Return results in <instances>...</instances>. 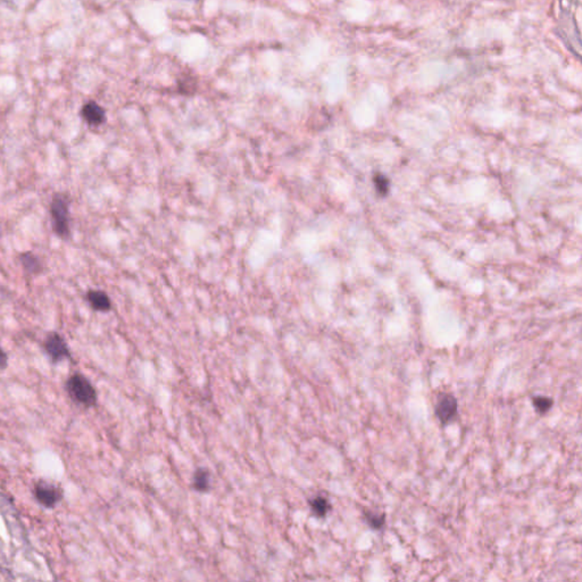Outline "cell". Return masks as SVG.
Wrapping results in <instances>:
<instances>
[{"mask_svg": "<svg viewBox=\"0 0 582 582\" xmlns=\"http://www.w3.org/2000/svg\"><path fill=\"white\" fill-rule=\"evenodd\" d=\"M49 215L53 232L62 240L71 238L70 199L65 193H56L53 195L49 204Z\"/></svg>", "mask_w": 582, "mask_h": 582, "instance_id": "1", "label": "cell"}, {"mask_svg": "<svg viewBox=\"0 0 582 582\" xmlns=\"http://www.w3.org/2000/svg\"><path fill=\"white\" fill-rule=\"evenodd\" d=\"M65 392L77 406L91 409L96 406L98 395L94 384L81 373H73L65 381Z\"/></svg>", "mask_w": 582, "mask_h": 582, "instance_id": "2", "label": "cell"}, {"mask_svg": "<svg viewBox=\"0 0 582 582\" xmlns=\"http://www.w3.org/2000/svg\"><path fill=\"white\" fill-rule=\"evenodd\" d=\"M581 0H562V28L564 34L568 36V43L577 47L580 53V15H581Z\"/></svg>", "mask_w": 582, "mask_h": 582, "instance_id": "3", "label": "cell"}, {"mask_svg": "<svg viewBox=\"0 0 582 582\" xmlns=\"http://www.w3.org/2000/svg\"><path fill=\"white\" fill-rule=\"evenodd\" d=\"M32 495L36 502L47 510H54L64 498V492L60 486L45 480L34 483Z\"/></svg>", "mask_w": 582, "mask_h": 582, "instance_id": "4", "label": "cell"}, {"mask_svg": "<svg viewBox=\"0 0 582 582\" xmlns=\"http://www.w3.org/2000/svg\"><path fill=\"white\" fill-rule=\"evenodd\" d=\"M45 355L51 363L58 364L63 361H72V352L65 338L57 331L47 333L43 343Z\"/></svg>", "mask_w": 582, "mask_h": 582, "instance_id": "5", "label": "cell"}, {"mask_svg": "<svg viewBox=\"0 0 582 582\" xmlns=\"http://www.w3.org/2000/svg\"><path fill=\"white\" fill-rule=\"evenodd\" d=\"M458 414V401L451 394H441L436 404V415L441 424H449Z\"/></svg>", "mask_w": 582, "mask_h": 582, "instance_id": "6", "label": "cell"}, {"mask_svg": "<svg viewBox=\"0 0 582 582\" xmlns=\"http://www.w3.org/2000/svg\"><path fill=\"white\" fill-rule=\"evenodd\" d=\"M81 117L91 128H98L106 122V112L96 102H88L81 108Z\"/></svg>", "mask_w": 582, "mask_h": 582, "instance_id": "7", "label": "cell"}, {"mask_svg": "<svg viewBox=\"0 0 582 582\" xmlns=\"http://www.w3.org/2000/svg\"><path fill=\"white\" fill-rule=\"evenodd\" d=\"M18 263H20L22 270L26 276H38L45 271L43 262L40 259L39 256L36 255L33 252H22L18 254Z\"/></svg>", "mask_w": 582, "mask_h": 582, "instance_id": "8", "label": "cell"}, {"mask_svg": "<svg viewBox=\"0 0 582 582\" xmlns=\"http://www.w3.org/2000/svg\"><path fill=\"white\" fill-rule=\"evenodd\" d=\"M89 306L96 312L107 313L112 310V301L109 296L100 289H89L85 295Z\"/></svg>", "mask_w": 582, "mask_h": 582, "instance_id": "9", "label": "cell"}, {"mask_svg": "<svg viewBox=\"0 0 582 582\" xmlns=\"http://www.w3.org/2000/svg\"><path fill=\"white\" fill-rule=\"evenodd\" d=\"M193 487L198 492H206L210 488V473L205 468H199L193 473Z\"/></svg>", "mask_w": 582, "mask_h": 582, "instance_id": "10", "label": "cell"}, {"mask_svg": "<svg viewBox=\"0 0 582 582\" xmlns=\"http://www.w3.org/2000/svg\"><path fill=\"white\" fill-rule=\"evenodd\" d=\"M310 506L313 513L318 517H327L328 513L331 511V507H333L329 500L324 497V496H321V495L312 498L310 500Z\"/></svg>", "mask_w": 582, "mask_h": 582, "instance_id": "11", "label": "cell"}, {"mask_svg": "<svg viewBox=\"0 0 582 582\" xmlns=\"http://www.w3.org/2000/svg\"><path fill=\"white\" fill-rule=\"evenodd\" d=\"M532 404H534V409L538 413L545 414L553 406L554 402L551 398L545 397V396H537V397H534V399H532Z\"/></svg>", "mask_w": 582, "mask_h": 582, "instance_id": "12", "label": "cell"}, {"mask_svg": "<svg viewBox=\"0 0 582 582\" xmlns=\"http://www.w3.org/2000/svg\"><path fill=\"white\" fill-rule=\"evenodd\" d=\"M364 515H365V520L369 523V526L371 527V528L380 529L381 527L384 526V514H375V513H371V512H365V514Z\"/></svg>", "mask_w": 582, "mask_h": 582, "instance_id": "13", "label": "cell"}, {"mask_svg": "<svg viewBox=\"0 0 582 582\" xmlns=\"http://www.w3.org/2000/svg\"><path fill=\"white\" fill-rule=\"evenodd\" d=\"M7 367H9V355L4 350L3 347L0 346V371L7 369Z\"/></svg>", "mask_w": 582, "mask_h": 582, "instance_id": "14", "label": "cell"}]
</instances>
